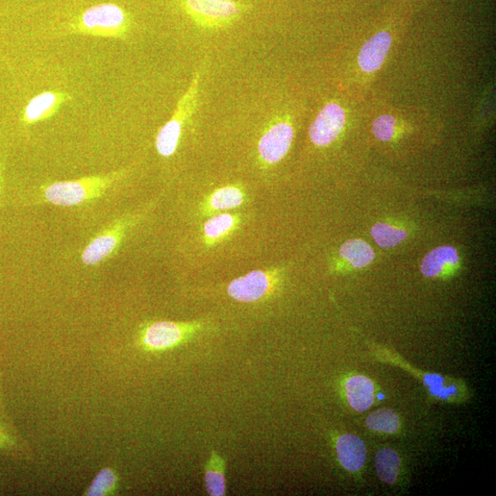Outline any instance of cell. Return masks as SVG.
Wrapping results in <instances>:
<instances>
[{"mask_svg": "<svg viewBox=\"0 0 496 496\" xmlns=\"http://www.w3.org/2000/svg\"><path fill=\"white\" fill-rule=\"evenodd\" d=\"M7 154L3 132L0 131V207H2L5 190V171Z\"/></svg>", "mask_w": 496, "mask_h": 496, "instance_id": "25", "label": "cell"}, {"mask_svg": "<svg viewBox=\"0 0 496 496\" xmlns=\"http://www.w3.org/2000/svg\"><path fill=\"white\" fill-rule=\"evenodd\" d=\"M0 452L25 458L30 455L27 443L3 422H0Z\"/></svg>", "mask_w": 496, "mask_h": 496, "instance_id": "22", "label": "cell"}, {"mask_svg": "<svg viewBox=\"0 0 496 496\" xmlns=\"http://www.w3.org/2000/svg\"><path fill=\"white\" fill-rule=\"evenodd\" d=\"M337 459L346 470H360L366 461L367 449L357 436L345 434L339 437L336 445Z\"/></svg>", "mask_w": 496, "mask_h": 496, "instance_id": "11", "label": "cell"}, {"mask_svg": "<svg viewBox=\"0 0 496 496\" xmlns=\"http://www.w3.org/2000/svg\"><path fill=\"white\" fill-rule=\"evenodd\" d=\"M117 470L106 467L98 471L90 485L84 492L85 496H110L116 494L119 489Z\"/></svg>", "mask_w": 496, "mask_h": 496, "instance_id": "19", "label": "cell"}, {"mask_svg": "<svg viewBox=\"0 0 496 496\" xmlns=\"http://www.w3.org/2000/svg\"><path fill=\"white\" fill-rule=\"evenodd\" d=\"M460 260L455 247L443 245L428 253L421 263V272L426 277H437L449 267H454Z\"/></svg>", "mask_w": 496, "mask_h": 496, "instance_id": "16", "label": "cell"}, {"mask_svg": "<svg viewBox=\"0 0 496 496\" xmlns=\"http://www.w3.org/2000/svg\"><path fill=\"white\" fill-rule=\"evenodd\" d=\"M372 238L383 248H391L399 245L407 237L406 230L394 228L385 222H379L371 229Z\"/></svg>", "mask_w": 496, "mask_h": 496, "instance_id": "23", "label": "cell"}, {"mask_svg": "<svg viewBox=\"0 0 496 496\" xmlns=\"http://www.w3.org/2000/svg\"><path fill=\"white\" fill-rule=\"evenodd\" d=\"M391 37L386 32H382L369 39L361 48L359 56L360 68L368 73L378 70L389 52Z\"/></svg>", "mask_w": 496, "mask_h": 496, "instance_id": "12", "label": "cell"}, {"mask_svg": "<svg viewBox=\"0 0 496 496\" xmlns=\"http://www.w3.org/2000/svg\"><path fill=\"white\" fill-rule=\"evenodd\" d=\"M204 329V322H146L139 329L137 345L143 352L162 353L190 341Z\"/></svg>", "mask_w": 496, "mask_h": 496, "instance_id": "2", "label": "cell"}, {"mask_svg": "<svg viewBox=\"0 0 496 496\" xmlns=\"http://www.w3.org/2000/svg\"><path fill=\"white\" fill-rule=\"evenodd\" d=\"M245 198V192L239 186L221 187L207 197L202 211L205 214L231 211L243 205Z\"/></svg>", "mask_w": 496, "mask_h": 496, "instance_id": "13", "label": "cell"}, {"mask_svg": "<svg viewBox=\"0 0 496 496\" xmlns=\"http://www.w3.org/2000/svg\"><path fill=\"white\" fill-rule=\"evenodd\" d=\"M340 256L355 267H364L374 261L376 255L369 244L360 239L345 242L339 250Z\"/></svg>", "mask_w": 496, "mask_h": 496, "instance_id": "18", "label": "cell"}, {"mask_svg": "<svg viewBox=\"0 0 496 496\" xmlns=\"http://www.w3.org/2000/svg\"><path fill=\"white\" fill-rule=\"evenodd\" d=\"M366 426L370 430L393 434L399 430L400 421L399 415L394 411L380 409L367 417Z\"/></svg>", "mask_w": 496, "mask_h": 496, "instance_id": "21", "label": "cell"}, {"mask_svg": "<svg viewBox=\"0 0 496 496\" xmlns=\"http://www.w3.org/2000/svg\"><path fill=\"white\" fill-rule=\"evenodd\" d=\"M70 98L69 95L59 91H45L34 97L24 108L21 122L25 127L32 126L54 115Z\"/></svg>", "mask_w": 496, "mask_h": 496, "instance_id": "10", "label": "cell"}, {"mask_svg": "<svg viewBox=\"0 0 496 496\" xmlns=\"http://www.w3.org/2000/svg\"><path fill=\"white\" fill-rule=\"evenodd\" d=\"M4 413H5L4 405L3 402L2 395H0V415H4Z\"/></svg>", "mask_w": 496, "mask_h": 496, "instance_id": "26", "label": "cell"}, {"mask_svg": "<svg viewBox=\"0 0 496 496\" xmlns=\"http://www.w3.org/2000/svg\"><path fill=\"white\" fill-rule=\"evenodd\" d=\"M293 140V129L287 122H279L267 129L259 142V155L267 165L280 162L288 153Z\"/></svg>", "mask_w": 496, "mask_h": 496, "instance_id": "8", "label": "cell"}, {"mask_svg": "<svg viewBox=\"0 0 496 496\" xmlns=\"http://www.w3.org/2000/svg\"><path fill=\"white\" fill-rule=\"evenodd\" d=\"M395 120L391 115H383L374 122V133L381 141H389L394 134Z\"/></svg>", "mask_w": 496, "mask_h": 496, "instance_id": "24", "label": "cell"}, {"mask_svg": "<svg viewBox=\"0 0 496 496\" xmlns=\"http://www.w3.org/2000/svg\"><path fill=\"white\" fill-rule=\"evenodd\" d=\"M227 462L216 452H213L205 465V484L209 495L223 496L227 494L226 478Z\"/></svg>", "mask_w": 496, "mask_h": 496, "instance_id": "17", "label": "cell"}, {"mask_svg": "<svg viewBox=\"0 0 496 496\" xmlns=\"http://www.w3.org/2000/svg\"><path fill=\"white\" fill-rule=\"evenodd\" d=\"M345 112L337 105L331 104L322 109L313 122L309 136L318 146H326L334 142L345 124Z\"/></svg>", "mask_w": 496, "mask_h": 496, "instance_id": "9", "label": "cell"}, {"mask_svg": "<svg viewBox=\"0 0 496 496\" xmlns=\"http://www.w3.org/2000/svg\"><path fill=\"white\" fill-rule=\"evenodd\" d=\"M194 21L205 28H220L233 23L248 10L246 3L236 0H183Z\"/></svg>", "mask_w": 496, "mask_h": 496, "instance_id": "5", "label": "cell"}, {"mask_svg": "<svg viewBox=\"0 0 496 496\" xmlns=\"http://www.w3.org/2000/svg\"><path fill=\"white\" fill-rule=\"evenodd\" d=\"M143 214L144 213L124 214L112 222L105 230L87 244L81 255L83 263L87 266H96L112 258Z\"/></svg>", "mask_w": 496, "mask_h": 496, "instance_id": "4", "label": "cell"}, {"mask_svg": "<svg viewBox=\"0 0 496 496\" xmlns=\"http://www.w3.org/2000/svg\"><path fill=\"white\" fill-rule=\"evenodd\" d=\"M127 170L114 171L74 181L58 182L43 186L37 195L38 203L71 207L87 204L105 196L127 176Z\"/></svg>", "mask_w": 496, "mask_h": 496, "instance_id": "1", "label": "cell"}, {"mask_svg": "<svg viewBox=\"0 0 496 496\" xmlns=\"http://www.w3.org/2000/svg\"><path fill=\"white\" fill-rule=\"evenodd\" d=\"M198 82V74H197L188 92L182 97L175 113L165 124L157 136V151L164 158H169L177 151L183 124L192 113L195 106Z\"/></svg>", "mask_w": 496, "mask_h": 496, "instance_id": "7", "label": "cell"}, {"mask_svg": "<svg viewBox=\"0 0 496 496\" xmlns=\"http://www.w3.org/2000/svg\"><path fill=\"white\" fill-rule=\"evenodd\" d=\"M73 28L78 34L123 38L129 30V19L119 6L105 4L88 9Z\"/></svg>", "mask_w": 496, "mask_h": 496, "instance_id": "3", "label": "cell"}, {"mask_svg": "<svg viewBox=\"0 0 496 496\" xmlns=\"http://www.w3.org/2000/svg\"><path fill=\"white\" fill-rule=\"evenodd\" d=\"M399 453L390 448L379 451L376 456V467L380 479L388 484H393L400 469Z\"/></svg>", "mask_w": 496, "mask_h": 496, "instance_id": "20", "label": "cell"}, {"mask_svg": "<svg viewBox=\"0 0 496 496\" xmlns=\"http://www.w3.org/2000/svg\"><path fill=\"white\" fill-rule=\"evenodd\" d=\"M347 402L358 412H365L375 402V384L362 376L350 377L345 384Z\"/></svg>", "mask_w": 496, "mask_h": 496, "instance_id": "14", "label": "cell"}, {"mask_svg": "<svg viewBox=\"0 0 496 496\" xmlns=\"http://www.w3.org/2000/svg\"><path fill=\"white\" fill-rule=\"evenodd\" d=\"M241 216L222 213L211 217L204 225V240L206 245L213 246L227 239L240 225Z\"/></svg>", "mask_w": 496, "mask_h": 496, "instance_id": "15", "label": "cell"}, {"mask_svg": "<svg viewBox=\"0 0 496 496\" xmlns=\"http://www.w3.org/2000/svg\"><path fill=\"white\" fill-rule=\"evenodd\" d=\"M281 281L282 273L278 268L254 270L232 281L228 286V293L237 302L258 303L275 293Z\"/></svg>", "mask_w": 496, "mask_h": 496, "instance_id": "6", "label": "cell"}]
</instances>
